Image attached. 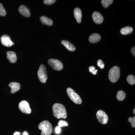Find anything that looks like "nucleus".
<instances>
[{
	"label": "nucleus",
	"instance_id": "f257e3e1",
	"mask_svg": "<svg viewBox=\"0 0 135 135\" xmlns=\"http://www.w3.org/2000/svg\"><path fill=\"white\" fill-rule=\"evenodd\" d=\"M53 115L57 119L60 118L66 119L67 118V114L65 107L62 104L56 103L54 104L52 107Z\"/></svg>",
	"mask_w": 135,
	"mask_h": 135
},
{
	"label": "nucleus",
	"instance_id": "f03ea898",
	"mask_svg": "<svg viewBox=\"0 0 135 135\" xmlns=\"http://www.w3.org/2000/svg\"><path fill=\"white\" fill-rule=\"evenodd\" d=\"M38 128L42 131L41 135H50L53 132L52 125L48 121L42 122L39 124Z\"/></svg>",
	"mask_w": 135,
	"mask_h": 135
},
{
	"label": "nucleus",
	"instance_id": "7ed1b4c3",
	"mask_svg": "<svg viewBox=\"0 0 135 135\" xmlns=\"http://www.w3.org/2000/svg\"><path fill=\"white\" fill-rule=\"evenodd\" d=\"M120 76V70L119 68L114 66L110 70L109 73V78L111 82H116L119 79Z\"/></svg>",
	"mask_w": 135,
	"mask_h": 135
},
{
	"label": "nucleus",
	"instance_id": "20e7f679",
	"mask_svg": "<svg viewBox=\"0 0 135 135\" xmlns=\"http://www.w3.org/2000/svg\"><path fill=\"white\" fill-rule=\"evenodd\" d=\"M66 92L71 100L75 104H80L82 103V100L79 95L71 88H68Z\"/></svg>",
	"mask_w": 135,
	"mask_h": 135
},
{
	"label": "nucleus",
	"instance_id": "39448f33",
	"mask_svg": "<svg viewBox=\"0 0 135 135\" xmlns=\"http://www.w3.org/2000/svg\"><path fill=\"white\" fill-rule=\"evenodd\" d=\"M38 76L40 81L42 83H45L47 80V69L46 66L43 64L41 65L39 68Z\"/></svg>",
	"mask_w": 135,
	"mask_h": 135
},
{
	"label": "nucleus",
	"instance_id": "423d86ee",
	"mask_svg": "<svg viewBox=\"0 0 135 135\" xmlns=\"http://www.w3.org/2000/svg\"><path fill=\"white\" fill-rule=\"evenodd\" d=\"M49 65L54 70L57 71H60L63 69V65L60 60L55 59H50L48 60Z\"/></svg>",
	"mask_w": 135,
	"mask_h": 135
},
{
	"label": "nucleus",
	"instance_id": "0eeeda50",
	"mask_svg": "<svg viewBox=\"0 0 135 135\" xmlns=\"http://www.w3.org/2000/svg\"><path fill=\"white\" fill-rule=\"evenodd\" d=\"M96 116L98 120L100 123L106 124L109 120V117L107 114L102 110H99L97 112Z\"/></svg>",
	"mask_w": 135,
	"mask_h": 135
},
{
	"label": "nucleus",
	"instance_id": "6e6552de",
	"mask_svg": "<svg viewBox=\"0 0 135 135\" xmlns=\"http://www.w3.org/2000/svg\"><path fill=\"white\" fill-rule=\"evenodd\" d=\"M18 107L20 111L23 113L29 114L31 113V109L28 102L26 101H22L19 103Z\"/></svg>",
	"mask_w": 135,
	"mask_h": 135
},
{
	"label": "nucleus",
	"instance_id": "1a4fd4ad",
	"mask_svg": "<svg viewBox=\"0 0 135 135\" xmlns=\"http://www.w3.org/2000/svg\"><path fill=\"white\" fill-rule=\"evenodd\" d=\"M1 42L3 46L7 47H11L15 43L11 40L10 37L7 35H4L1 38Z\"/></svg>",
	"mask_w": 135,
	"mask_h": 135
},
{
	"label": "nucleus",
	"instance_id": "9d476101",
	"mask_svg": "<svg viewBox=\"0 0 135 135\" xmlns=\"http://www.w3.org/2000/svg\"><path fill=\"white\" fill-rule=\"evenodd\" d=\"M92 18L94 22L98 24L102 23L104 20V18L103 16L99 12L97 11L93 13L92 15Z\"/></svg>",
	"mask_w": 135,
	"mask_h": 135
},
{
	"label": "nucleus",
	"instance_id": "9b49d317",
	"mask_svg": "<svg viewBox=\"0 0 135 135\" xmlns=\"http://www.w3.org/2000/svg\"><path fill=\"white\" fill-rule=\"evenodd\" d=\"M18 11L23 16L29 17L31 16V12L29 8L24 5H22L19 7Z\"/></svg>",
	"mask_w": 135,
	"mask_h": 135
},
{
	"label": "nucleus",
	"instance_id": "f8f14e48",
	"mask_svg": "<svg viewBox=\"0 0 135 135\" xmlns=\"http://www.w3.org/2000/svg\"><path fill=\"white\" fill-rule=\"evenodd\" d=\"M74 14L76 21L79 23H80L81 22V18L82 17L81 10L79 8H75L74 11Z\"/></svg>",
	"mask_w": 135,
	"mask_h": 135
},
{
	"label": "nucleus",
	"instance_id": "ddd939ff",
	"mask_svg": "<svg viewBox=\"0 0 135 135\" xmlns=\"http://www.w3.org/2000/svg\"><path fill=\"white\" fill-rule=\"evenodd\" d=\"M7 58L10 62L15 63L16 62L17 57L16 53L14 51H8L7 53Z\"/></svg>",
	"mask_w": 135,
	"mask_h": 135
},
{
	"label": "nucleus",
	"instance_id": "4468645a",
	"mask_svg": "<svg viewBox=\"0 0 135 135\" xmlns=\"http://www.w3.org/2000/svg\"><path fill=\"white\" fill-rule=\"evenodd\" d=\"M9 86L11 88V92L12 94H14L17 92L20 89V84L18 83L12 82L10 83Z\"/></svg>",
	"mask_w": 135,
	"mask_h": 135
},
{
	"label": "nucleus",
	"instance_id": "2eb2a0df",
	"mask_svg": "<svg viewBox=\"0 0 135 135\" xmlns=\"http://www.w3.org/2000/svg\"><path fill=\"white\" fill-rule=\"evenodd\" d=\"M61 43L68 50L71 51H74L75 50V47L74 45L70 42L66 40H62Z\"/></svg>",
	"mask_w": 135,
	"mask_h": 135
},
{
	"label": "nucleus",
	"instance_id": "dca6fc26",
	"mask_svg": "<svg viewBox=\"0 0 135 135\" xmlns=\"http://www.w3.org/2000/svg\"><path fill=\"white\" fill-rule=\"evenodd\" d=\"M89 41L92 43H95L98 42L101 40V36L99 34L94 33L90 36Z\"/></svg>",
	"mask_w": 135,
	"mask_h": 135
},
{
	"label": "nucleus",
	"instance_id": "f3484780",
	"mask_svg": "<svg viewBox=\"0 0 135 135\" xmlns=\"http://www.w3.org/2000/svg\"><path fill=\"white\" fill-rule=\"evenodd\" d=\"M41 21L44 25L49 26H51L53 25V21L50 18L47 17L45 16H42L40 18Z\"/></svg>",
	"mask_w": 135,
	"mask_h": 135
},
{
	"label": "nucleus",
	"instance_id": "a211bd4d",
	"mask_svg": "<svg viewBox=\"0 0 135 135\" xmlns=\"http://www.w3.org/2000/svg\"><path fill=\"white\" fill-rule=\"evenodd\" d=\"M133 31V28L130 26H126L121 29L120 32L123 35L129 34Z\"/></svg>",
	"mask_w": 135,
	"mask_h": 135
},
{
	"label": "nucleus",
	"instance_id": "6ab92c4d",
	"mask_svg": "<svg viewBox=\"0 0 135 135\" xmlns=\"http://www.w3.org/2000/svg\"><path fill=\"white\" fill-rule=\"evenodd\" d=\"M126 97V94L122 90H119L116 95V98L119 101H122L125 99Z\"/></svg>",
	"mask_w": 135,
	"mask_h": 135
},
{
	"label": "nucleus",
	"instance_id": "aec40b11",
	"mask_svg": "<svg viewBox=\"0 0 135 135\" xmlns=\"http://www.w3.org/2000/svg\"><path fill=\"white\" fill-rule=\"evenodd\" d=\"M127 80L128 83L131 85H134L135 83L134 76L132 75H129L127 77Z\"/></svg>",
	"mask_w": 135,
	"mask_h": 135
},
{
	"label": "nucleus",
	"instance_id": "412c9836",
	"mask_svg": "<svg viewBox=\"0 0 135 135\" xmlns=\"http://www.w3.org/2000/svg\"><path fill=\"white\" fill-rule=\"evenodd\" d=\"M113 2V1L112 0H102L101 1V3L104 7L107 8Z\"/></svg>",
	"mask_w": 135,
	"mask_h": 135
},
{
	"label": "nucleus",
	"instance_id": "4be33fe9",
	"mask_svg": "<svg viewBox=\"0 0 135 135\" xmlns=\"http://www.w3.org/2000/svg\"><path fill=\"white\" fill-rule=\"evenodd\" d=\"M7 15V12L2 4L0 3V16H5Z\"/></svg>",
	"mask_w": 135,
	"mask_h": 135
},
{
	"label": "nucleus",
	"instance_id": "5701e85b",
	"mask_svg": "<svg viewBox=\"0 0 135 135\" xmlns=\"http://www.w3.org/2000/svg\"><path fill=\"white\" fill-rule=\"evenodd\" d=\"M58 125L59 127H64V126H68V124L67 122L62 120H60L59 121Z\"/></svg>",
	"mask_w": 135,
	"mask_h": 135
},
{
	"label": "nucleus",
	"instance_id": "b1692460",
	"mask_svg": "<svg viewBox=\"0 0 135 135\" xmlns=\"http://www.w3.org/2000/svg\"><path fill=\"white\" fill-rule=\"evenodd\" d=\"M129 122L131 123V127L134 128L135 127V117L134 116L133 118H129L128 119Z\"/></svg>",
	"mask_w": 135,
	"mask_h": 135
},
{
	"label": "nucleus",
	"instance_id": "393cba45",
	"mask_svg": "<svg viewBox=\"0 0 135 135\" xmlns=\"http://www.w3.org/2000/svg\"><path fill=\"white\" fill-rule=\"evenodd\" d=\"M56 2L55 0H44V3L46 5H51L55 3Z\"/></svg>",
	"mask_w": 135,
	"mask_h": 135
},
{
	"label": "nucleus",
	"instance_id": "a878e982",
	"mask_svg": "<svg viewBox=\"0 0 135 135\" xmlns=\"http://www.w3.org/2000/svg\"><path fill=\"white\" fill-rule=\"evenodd\" d=\"M89 71L92 73L94 75H96L97 72L98 70H96L94 66H90L89 67Z\"/></svg>",
	"mask_w": 135,
	"mask_h": 135
},
{
	"label": "nucleus",
	"instance_id": "bb28decb",
	"mask_svg": "<svg viewBox=\"0 0 135 135\" xmlns=\"http://www.w3.org/2000/svg\"><path fill=\"white\" fill-rule=\"evenodd\" d=\"M97 65L101 69H103L104 68V64L103 61L101 59H99L97 62Z\"/></svg>",
	"mask_w": 135,
	"mask_h": 135
},
{
	"label": "nucleus",
	"instance_id": "cd10ccee",
	"mask_svg": "<svg viewBox=\"0 0 135 135\" xmlns=\"http://www.w3.org/2000/svg\"><path fill=\"white\" fill-rule=\"evenodd\" d=\"M61 128L60 127L57 126L55 128V133L57 134H59L61 132Z\"/></svg>",
	"mask_w": 135,
	"mask_h": 135
},
{
	"label": "nucleus",
	"instance_id": "c85d7f7f",
	"mask_svg": "<svg viewBox=\"0 0 135 135\" xmlns=\"http://www.w3.org/2000/svg\"><path fill=\"white\" fill-rule=\"evenodd\" d=\"M131 52H132V54H133V55L134 56H135V46L133 47L132 49H131Z\"/></svg>",
	"mask_w": 135,
	"mask_h": 135
},
{
	"label": "nucleus",
	"instance_id": "c756f323",
	"mask_svg": "<svg viewBox=\"0 0 135 135\" xmlns=\"http://www.w3.org/2000/svg\"><path fill=\"white\" fill-rule=\"evenodd\" d=\"M21 135H29V133L26 131H24L22 133Z\"/></svg>",
	"mask_w": 135,
	"mask_h": 135
},
{
	"label": "nucleus",
	"instance_id": "7c9ffc66",
	"mask_svg": "<svg viewBox=\"0 0 135 135\" xmlns=\"http://www.w3.org/2000/svg\"><path fill=\"white\" fill-rule=\"evenodd\" d=\"M13 135H21V133L18 131H16L13 134Z\"/></svg>",
	"mask_w": 135,
	"mask_h": 135
},
{
	"label": "nucleus",
	"instance_id": "2f4dec72",
	"mask_svg": "<svg viewBox=\"0 0 135 135\" xmlns=\"http://www.w3.org/2000/svg\"><path fill=\"white\" fill-rule=\"evenodd\" d=\"M135 109H134V110H133V113H134V114H135Z\"/></svg>",
	"mask_w": 135,
	"mask_h": 135
}]
</instances>
